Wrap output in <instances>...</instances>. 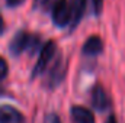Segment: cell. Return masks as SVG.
<instances>
[{
	"label": "cell",
	"instance_id": "7c38bea8",
	"mask_svg": "<svg viewBox=\"0 0 125 123\" xmlns=\"http://www.w3.org/2000/svg\"><path fill=\"white\" fill-rule=\"evenodd\" d=\"M51 0H33V9H47Z\"/></svg>",
	"mask_w": 125,
	"mask_h": 123
},
{
	"label": "cell",
	"instance_id": "8992f818",
	"mask_svg": "<svg viewBox=\"0 0 125 123\" xmlns=\"http://www.w3.org/2000/svg\"><path fill=\"white\" fill-rule=\"evenodd\" d=\"M0 123H25V117L12 106H0Z\"/></svg>",
	"mask_w": 125,
	"mask_h": 123
},
{
	"label": "cell",
	"instance_id": "e0dca14e",
	"mask_svg": "<svg viewBox=\"0 0 125 123\" xmlns=\"http://www.w3.org/2000/svg\"><path fill=\"white\" fill-rule=\"evenodd\" d=\"M4 29V22H3V18H1V15H0V33L3 32Z\"/></svg>",
	"mask_w": 125,
	"mask_h": 123
},
{
	"label": "cell",
	"instance_id": "9a60e30c",
	"mask_svg": "<svg viewBox=\"0 0 125 123\" xmlns=\"http://www.w3.org/2000/svg\"><path fill=\"white\" fill-rule=\"evenodd\" d=\"M25 0H6V4L9 6V7H16V6H19V4H22Z\"/></svg>",
	"mask_w": 125,
	"mask_h": 123
},
{
	"label": "cell",
	"instance_id": "2e32d148",
	"mask_svg": "<svg viewBox=\"0 0 125 123\" xmlns=\"http://www.w3.org/2000/svg\"><path fill=\"white\" fill-rule=\"evenodd\" d=\"M105 123H116V117H115L114 114H109V117L106 119V122Z\"/></svg>",
	"mask_w": 125,
	"mask_h": 123
},
{
	"label": "cell",
	"instance_id": "5bb4252c",
	"mask_svg": "<svg viewBox=\"0 0 125 123\" xmlns=\"http://www.w3.org/2000/svg\"><path fill=\"white\" fill-rule=\"evenodd\" d=\"M93 1V9H94V15H100L102 13V6H103V0H92Z\"/></svg>",
	"mask_w": 125,
	"mask_h": 123
},
{
	"label": "cell",
	"instance_id": "7a4b0ae2",
	"mask_svg": "<svg viewBox=\"0 0 125 123\" xmlns=\"http://www.w3.org/2000/svg\"><path fill=\"white\" fill-rule=\"evenodd\" d=\"M51 13H52V22L60 28L65 26L73 19L71 6L68 4L67 0H54L51 6Z\"/></svg>",
	"mask_w": 125,
	"mask_h": 123
},
{
	"label": "cell",
	"instance_id": "3957f363",
	"mask_svg": "<svg viewBox=\"0 0 125 123\" xmlns=\"http://www.w3.org/2000/svg\"><path fill=\"white\" fill-rule=\"evenodd\" d=\"M64 74H65V64L62 61V57L58 54L55 61L51 65V70L48 71V75H47V80H45L47 87L48 88H55L64 80Z\"/></svg>",
	"mask_w": 125,
	"mask_h": 123
},
{
	"label": "cell",
	"instance_id": "52a82bcc",
	"mask_svg": "<svg viewBox=\"0 0 125 123\" xmlns=\"http://www.w3.org/2000/svg\"><path fill=\"white\" fill-rule=\"evenodd\" d=\"M71 117H73L74 123H94V116L92 110H89L83 106H73Z\"/></svg>",
	"mask_w": 125,
	"mask_h": 123
},
{
	"label": "cell",
	"instance_id": "30bf717a",
	"mask_svg": "<svg viewBox=\"0 0 125 123\" xmlns=\"http://www.w3.org/2000/svg\"><path fill=\"white\" fill-rule=\"evenodd\" d=\"M39 48H41V38L38 35H31L29 36V42H28V52L31 55H33L36 52H41Z\"/></svg>",
	"mask_w": 125,
	"mask_h": 123
},
{
	"label": "cell",
	"instance_id": "5b68a950",
	"mask_svg": "<svg viewBox=\"0 0 125 123\" xmlns=\"http://www.w3.org/2000/svg\"><path fill=\"white\" fill-rule=\"evenodd\" d=\"M29 33L25 31H19L10 41L9 44V49L12 55H21L26 48H28V42H29Z\"/></svg>",
	"mask_w": 125,
	"mask_h": 123
},
{
	"label": "cell",
	"instance_id": "277c9868",
	"mask_svg": "<svg viewBox=\"0 0 125 123\" xmlns=\"http://www.w3.org/2000/svg\"><path fill=\"white\" fill-rule=\"evenodd\" d=\"M90 101H92L93 109L97 110V112H105V110H108L109 106H111V100H109L108 94L105 91V88H103L100 84H96L93 88H92Z\"/></svg>",
	"mask_w": 125,
	"mask_h": 123
},
{
	"label": "cell",
	"instance_id": "9c48e42d",
	"mask_svg": "<svg viewBox=\"0 0 125 123\" xmlns=\"http://www.w3.org/2000/svg\"><path fill=\"white\" fill-rule=\"evenodd\" d=\"M71 13H73V19H71V29H74L80 19L83 18V13L86 10V0H71Z\"/></svg>",
	"mask_w": 125,
	"mask_h": 123
},
{
	"label": "cell",
	"instance_id": "8fae6325",
	"mask_svg": "<svg viewBox=\"0 0 125 123\" xmlns=\"http://www.w3.org/2000/svg\"><path fill=\"white\" fill-rule=\"evenodd\" d=\"M7 72H9V67H7V62H6L4 60H3V58H1V57H0V80L6 78Z\"/></svg>",
	"mask_w": 125,
	"mask_h": 123
},
{
	"label": "cell",
	"instance_id": "4fadbf2b",
	"mask_svg": "<svg viewBox=\"0 0 125 123\" xmlns=\"http://www.w3.org/2000/svg\"><path fill=\"white\" fill-rule=\"evenodd\" d=\"M44 123H61V120L55 113H48L44 119Z\"/></svg>",
	"mask_w": 125,
	"mask_h": 123
},
{
	"label": "cell",
	"instance_id": "ba28073f",
	"mask_svg": "<svg viewBox=\"0 0 125 123\" xmlns=\"http://www.w3.org/2000/svg\"><path fill=\"white\" fill-rule=\"evenodd\" d=\"M102 49H103V42H102V39H100L99 36H90V38L84 42L82 51H83L84 55H97V54L102 52Z\"/></svg>",
	"mask_w": 125,
	"mask_h": 123
},
{
	"label": "cell",
	"instance_id": "6da1fadb",
	"mask_svg": "<svg viewBox=\"0 0 125 123\" xmlns=\"http://www.w3.org/2000/svg\"><path fill=\"white\" fill-rule=\"evenodd\" d=\"M55 52H57V44H55L54 41H48V42L41 48L39 58H38V61H36L33 70H32V75H31L32 78H36L38 75H41V74L45 71L47 65H48L50 61L52 60V57L55 55Z\"/></svg>",
	"mask_w": 125,
	"mask_h": 123
}]
</instances>
